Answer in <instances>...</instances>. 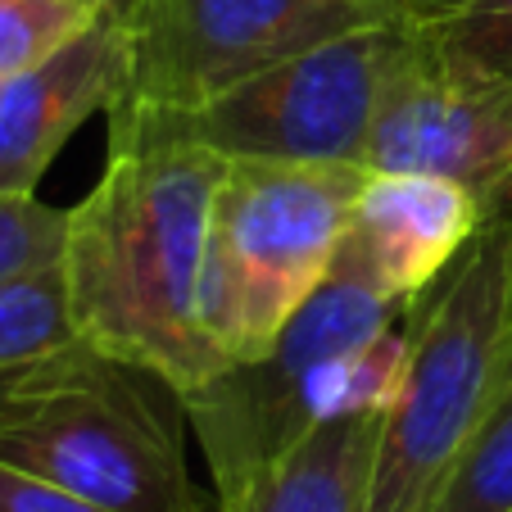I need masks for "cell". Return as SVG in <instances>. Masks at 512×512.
<instances>
[{
    "label": "cell",
    "instance_id": "6da1fadb",
    "mask_svg": "<svg viewBox=\"0 0 512 512\" xmlns=\"http://www.w3.org/2000/svg\"><path fill=\"white\" fill-rule=\"evenodd\" d=\"M227 159L186 136H109L100 182L68 209L64 290L73 331L159 368L182 390L223 372L200 322L204 241Z\"/></svg>",
    "mask_w": 512,
    "mask_h": 512
},
{
    "label": "cell",
    "instance_id": "7a4b0ae2",
    "mask_svg": "<svg viewBox=\"0 0 512 512\" xmlns=\"http://www.w3.org/2000/svg\"><path fill=\"white\" fill-rule=\"evenodd\" d=\"M408 309L377 272L340 241L322 286L295 309L272 349L227 363L182 390L186 422L213 476V503H227L327 413L390 399L408 354Z\"/></svg>",
    "mask_w": 512,
    "mask_h": 512
},
{
    "label": "cell",
    "instance_id": "3957f363",
    "mask_svg": "<svg viewBox=\"0 0 512 512\" xmlns=\"http://www.w3.org/2000/svg\"><path fill=\"white\" fill-rule=\"evenodd\" d=\"M186 431L173 377L82 336L0 372V463L114 512H213Z\"/></svg>",
    "mask_w": 512,
    "mask_h": 512
},
{
    "label": "cell",
    "instance_id": "277c9868",
    "mask_svg": "<svg viewBox=\"0 0 512 512\" xmlns=\"http://www.w3.org/2000/svg\"><path fill=\"white\" fill-rule=\"evenodd\" d=\"M512 209L481 232L408 309V354L381 413L363 512H431L454 463L508 386Z\"/></svg>",
    "mask_w": 512,
    "mask_h": 512
},
{
    "label": "cell",
    "instance_id": "5b68a950",
    "mask_svg": "<svg viewBox=\"0 0 512 512\" xmlns=\"http://www.w3.org/2000/svg\"><path fill=\"white\" fill-rule=\"evenodd\" d=\"M368 168L227 159L213 191L200 277V322L223 363L272 349L322 286L349 232Z\"/></svg>",
    "mask_w": 512,
    "mask_h": 512
},
{
    "label": "cell",
    "instance_id": "8992f818",
    "mask_svg": "<svg viewBox=\"0 0 512 512\" xmlns=\"http://www.w3.org/2000/svg\"><path fill=\"white\" fill-rule=\"evenodd\" d=\"M395 14V0H136L127 87L109 132L159 127L331 37Z\"/></svg>",
    "mask_w": 512,
    "mask_h": 512
},
{
    "label": "cell",
    "instance_id": "52a82bcc",
    "mask_svg": "<svg viewBox=\"0 0 512 512\" xmlns=\"http://www.w3.org/2000/svg\"><path fill=\"white\" fill-rule=\"evenodd\" d=\"M408 41L413 32L395 10L223 91L195 114L109 136H186L223 159L358 164Z\"/></svg>",
    "mask_w": 512,
    "mask_h": 512
},
{
    "label": "cell",
    "instance_id": "ba28073f",
    "mask_svg": "<svg viewBox=\"0 0 512 512\" xmlns=\"http://www.w3.org/2000/svg\"><path fill=\"white\" fill-rule=\"evenodd\" d=\"M358 164L368 173L445 177L467 186L485 213L512 209V82L445 64L413 37Z\"/></svg>",
    "mask_w": 512,
    "mask_h": 512
},
{
    "label": "cell",
    "instance_id": "9c48e42d",
    "mask_svg": "<svg viewBox=\"0 0 512 512\" xmlns=\"http://www.w3.org/2000/svg\"><path fill=\"white\" fill-rule=\"evenodd\" d=\"M127 87V23L105 14L46 64L0 82V191L37 195L64 141Z\"/></svg>",
    "mask_w": 512,
    "mask_h": 512
},
{
    "label": "cell",
    "instance_id": "30bf717a",
    "mask_svg": "<svg viewBox=\"0 0 512 512\" xmlns=\"http://www.w3.org/2000/svg\"><path fill=\"white\" fill-rule=\"evenodd\" d=\"M485 209L467 186L426 173H368L345 241L395 300L413 304L467 250Z\"/></svg>",
    "mask_w": 512,
    "mask_h": 512
},
{
    "label": "cell",
    "instance_id": "8fae6325",
    "mask_svg": "<svg viewBox=\"0 0 512 512\" xmlns=\"http://www.w3.org/2000/svg\"><path fill=\"white\" fill-rule=\"evenodd\" d=\"M386 399L327 413L300 445L213 512H363Z\"/></svg>",
    "mask_w": 512,
    "mask_h": 512
},
{
    "label": "cell",
    "instance_id": "7c38bea8",
    "mask_svg": "<svg viewBox=\"0 0 512 512\" xmlns=\"http://www.w3.org/2000/svg\"><path fill=\"white\" fill-rule=\"evenodd\" d=\"M395 10L435 59L512 82V0H395Z\"/></svg>",
    "mask_w": 512,
    "mask_h": 512
},
{
    "label": "cell",
    "instance_id": "4fadbf2b",
    "mask_svg": "<svg viewBox=\"0 0 512 512\" xmlns=\"http://www.w3.org/2000/svg\"><path fill=\"white\" fill-rule=\"evenodd\" d=\"M431 512H512V377L467 440Z\"/></svg>",
    "mask_w": 512,
    "mask_h": 512
},
{
    "label": "cell",
    "instance_id": "5bb4252c",
    "mask_svg": "<svg viewBox=\"0 0 512 512\" xmlns=\"http://www.w3.org/2000/svg\"><path fill=\"white\" fill-rule=\"evenodd\" d=\"M73 318H68V290L64 268L50 263L28 277L0 281V372L14 363L46 354V349L73 340Z\"/></svg>",
    "mask_w": 512,
    "mask_h": 512
},
{
    "label": "cell",
    "instance_id": "9a60e30c",
    "mask_svg": "<svg viewBox=\"0 0 512 512\" xmlns=\"http://www.w3.org/2000/svg\"><path fill=\"white\" fill-rule=\"evenodd\" d=\"M100 19L91 0H0V82L46 64Z\"/></svg>",
    "mask_w": 512,
    "mask_h": 512
},
{
    "label": "cell",
    "instance_id": "2e32d148",
    "mask_svg": "<svg viewBox=\"0 0 512 512\" xmlns=\"http://www.w3.org/2000/svg\"><path fill=\"white\" fill-rule=\"evenodd\" d=\"M68 209L37 200V195L0 191V281L28 277L64 259Z\"/></svg>",
    "mask_w": 512,
    "mask_h": 512
},
{
    "label": "cell",
    "instance_id": "e0dca14e",
    "mask_svg": "<svg viewBox=\"0 0 512 512\" xmlns=\"http://www.w3.org/2000/svg\"><path fill=\"white\" fill-rule=\"evenodd\" d=\"M0 512H114V508L0 463Z\"/></svg>",
    "mask_w": 512,
    "mask_h": 512
},
{
    "label": "cell",
    "instance_id": "ac0fdd59",
    "mask_svg": "<svg viewBox=\"0 0 512 512\" xmlns=\"http://www.w3.org/2000/svg\"><path fill=\"white\" fill-rule=\"evenodd\" d=\"M91 5H100L105 14H114V19H132V10H136V0H91Z\"/></svg>",
    "mask_w": 512,
    "mask_h": 512
},
{
    "label": "cell",
    "instance_id": "d6986e66",
    "mask_svg": "<svg viewBox=\"0 0 512 512\" xmlns=\"http://www.w3.org/2000/svg\"><path fill=\"white\" fill-rule=\"evenodd\" d=\"M508 377H512V322H508Z\"/></svg>",
    "mask_w": 512,
    "mask_h": 512
}]
</instances>
